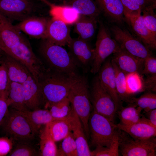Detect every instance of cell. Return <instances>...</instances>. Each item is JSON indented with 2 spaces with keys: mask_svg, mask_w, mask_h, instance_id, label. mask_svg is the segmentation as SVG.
I'll return each mask as SVG.
<instances>
[{
  "mask_svg": "<svg viewBox=\"0 0 156 156\" xmlns=\"http://www.w3.org/2000/svg\"><path fill=\"white\" fill-rule=\"evenodd\" d=\"M72 58L78 67L85 73L90 69L94 56V49L88 41L79 38H72L67 44Z\"/></svg>",
  "mask_w": 156,
  "mask_h": 156,
  "instance_id": "10",
  "label": "cell"
},
{
  "mask_svg": "<svg viewBox=\"0 0 156 156\" xmlns=\"http://www.w3.org/2000/svg\"><path fill=\"white\" fill-rule=\"evenodd\" d=\"M1 126L8 137L18 142L27 143L36 134L26 118L20 111L12 108L8 110Z\"/></svg>",
  "mask_w": 156,
  "mask_h": 156,
  "instance_id": "5",
  "label": "cell"
},
{
  "mask_svg": "<svg viewBox=\"0 0 156 156\" xmlns=\"http://www.w3.org/2000/svg\"><path fill=\"white\" fill-rule=\"evenodd\" d=\"M39 52L47 66L53 70L66 74L79 75L78 67L70 53L62 46L47 39L41 40Z\"/></svg>",
  "mask_w": 156,
  "mask_h": 156,
  "instance_id": "2",
  "label": "cell"
},
{
  "mask_svg": "<svg viewBox=\"0 0 156 156\" xmlns=\"http://www.w3.org/2000/svg\"><path fill=\"white\" fill-rule=\"evenodd\" d=\"M40 155L42 156H59L58 149L55 142L43 131L40 136Z\"/></svg>",
  "mask_w": 156,
  "mask_h": 156,
  "instance_id": "34",
  "label": "cell"
},
{
  "mask_svg": "<svg viewBox=\"0 0 156 156\" xmlns=\"http://www.w3.org/2000/svg\"><path fill=\"white\" fill-rule=\"evenodd\" d=\"M58 152L59 156H77L76 142L71 131L63 140Z\"/></svg>",
  "mask_w": 156,
  "mask_h": 156,
  "instance_id": "35",
  "label": "cell"
},
{
  "mask_svg": "<svg viewBox=\"0 0 156 156\" xmlns=\"http://www.w3.org/2000/svg\"><path fill=\"white\" fill-rule=\"evenodd\" d=\"M98 22L96 18L80 15L74 24V31L79 38L88 42L95 33Z\"/></svg>",
  "mask_w": 156,
  "mask_h": 156,
  "instance_id": "25",
  "label": "cell"
},
{
  "mask_svg": "<svg viewBox=\"0 0 156 156\" xmlns=\"http://www.w3.org/2000/svg\"><path fill=\"white\" fill-rule=\"evenodd\" d=\"M17 1H32V0H16Z\"/></svg>",
  "mask_w": 156,
  "mask_h": 156,
  "instance_id": "48",
  "label": "cell"
},
{
  "mask_svg": "<svg viewBox=\"0 0 156 156\" xmlns=\"http://www.w3.org/2000/svg\"><path fill=\"white\" fill-rule=\"evenodd\" d=\"M156 74V58L153 55L144 60L143 69L141 74L146 75Z\"/></svg>",
  "mask_w": 156,
  "mask_h": 156,
  "instance_id": "40",
  "label": "cell"
},
{
  "mask_svg": "<svg viewBox=\"0 0 156 156\" xmlns=\"http://www.w3.org/2000/svg\"><path fill=\"white\" fill-rule=\"evenodd\" d=\"M1 57L6 67L10 81L23 84L31 75L27 68L22 63L4 53Z\"/></svg>",
  "mask_w": 156,
  "mask_h": 156,
  "instance_id": "19",
  "label": "cell"
},
{
  "mask_svg": "<svg viewBox=\"0 0 156 156\" xmlns=\"http://www.w3.org/2000/svg\"><path fill=\"white\" fill-rule=\"evenodd\" d=\"M50 18L33 16L14 25L20 31L37 39L47 38L48 25Z\"/></svg>",
  "mask_w": 156,
  "mask_h": 156,
  "instance_id": "12",
  "label": "cell"
},
{
  "mask_svg": "<svg viewBox=\"0 0 156 156\" xmlns=\"http://www.w3.org/2000/svg\"><path fill=\"white\" fill-rule=\"evenodd\" d=\"M124 9L125 19L127 23L141 15L144 0H120Z\"/></svg>",
  "mask_w": 156,
  "mask_h": 156,
  "instance_id": "30",
  "label": "cell"
},
{
  "mask_svg": "<svg viewBox=\"0 0 156 156\" xmlns=\"http://www.w3.org/2000/svg\"><path fill=\"white\" fill-rule=\"evenodd\" d=\"M3 53V52L0 47V56Z\"/></svg>",
  "mask_w": 156,
  "mask_h": 156,
  "instance_id": "47",
  "label": "cell"
},
{
  "mask_svg": "<svg viewBox=\"0 0 156 156\" xmlns=\"http://www.w3.org/2000/svg\"><path fill=\"white\" fill-rule=\"evenodd\" d=\"M64 118L68 124L74 137L77 156H92L91 151L89 148L81 122L72 106L69 114Z\"/></svg>",
  "mask_w": 156,
  "mask_h": 156,
  "instance_id": "13",
  "label": "cell"
},
{
  "mask_svg": "<svg viewBox=\"0 0 156 156\" xmlns=\"http://www.w3.org/2000/svg\"><path fill=\"white\" fill-rule=\"evenodd\" d=\"M103 15L111 22L122 25L125 19L124 9L120 0H94Z\"/></svg>",
  "mask_w": 156,
  "mask_h": 156,
  "instance_id": "20",
  "label": "cell"
},
{
  "mask_svg": "<svg viewBox=\"0 0 156 156\" xmlns=\"http://www.w3.org/2000/svg\"><path fill=\"white\" fill-rule=\"evenodd\" d=\"M6 96L8 107L19 111L28 110L25 104L22 84L9 81Z\"/></svg>",
  "mask_w": 156,
  "mask_h": 156,
  "instance_id": "23",
  "label": "cell"
},
{
  "mask_svg": "<svg viewBox=\"0 0 156 156\" xmlns=\"http://www.w3.org/2000/svg\"><path fill=\"white\" fill-rule=\"evenodd\" d=\"M22 85L23 86L25 104L29 110L40 108L44 104V101L39 82L32 75Z\"/></svg>",
  "mask_w": 156,
  "mask_h": 156,
  "instance_id": "17",
  "label": "cell"
},
{
  "mask_svg": "<svg viewBox=\"0 0 156 156\" xmlns=\"http://www.w3.org/2000/svg\"><path fill=\"white\" fill-rule=\"evenodd\" d=\"M142 109L139 107L129 104L118 111L117 113L120 120V123L124 125H130L139 121L142 116Z\"/></svg>",
  "mask_w": 156,
  "mask_h": 156,
  "instance_id": "28",
  "label": "cell"
},
{
  "mask_svg": "<svg viewBox=\"0 0 156 156\" xmlns=\"http://www.w3.org/2000/svg\"><path fill=\"white\" fill-rule=\"evenodd\" d=\"M148 6H151L155 9L156 7V0H144L143 8Z\"/></svg>",
  "mask_w": 156,
  "mask_h": 156,
  "instance_id": "45",
  "label": "cell"
},
{
  "mask_svg": "<svg viewBox=\"0 0 156 156\" xmlns=\"http://www.w3.org/2000/svg\"><path fill=\"white\" fill-rule=\"evenodd\" d=\"M99 27L94 49V56L90 71L95 74L99 71L103 64L110 55L120 47L111 36L110 31L103 22L98 21Z\"/></svg>",
  "mask_w": 156,
  "mask_h": 156,
  "instance_id": "6",
  "label": "cell"
},
{
  "mask_svg": "<svg viewBox=\"0 0 156 156\" xmlns=\"http://www.w3.org/2000/svg\"><path fill=\"white\" fill-rule=\"evenodd\" d=\"M13 140L8 136L0 137V156L8 155L13 148Z\"/></svg>",
  "mask_w": 156,
  "mask_h": 156,
  "instance_id": "41",
  "label": "cell"
},
{
  "mask_svg": "<svg viewBox=\"0 0 156 156\" xmlns=\"http://www.w3.org/2000/svg\"><path fill=\"white\" fill-rule=\"evenodd\" d=\"M68 25L61 21L50 18L46 39L61 46L67 45L71 38Z\"/></svg>",
  "mask_w": 156,
  "mask_h": 156,
  "instance_id": "18",
  "label": "cell"
},
{
  "mask_svg": "<svg viewBox=\"0 0 156 156\" xmlns=\"http://www.w3.org/2000/svg\"><path fill=\"white\" fill-rule=\"evenodd\" d=\"M1 56H0V64L1 63V57H0Z\"/></svg>",
  "mask_w": 156,
  "mask_h": 156,
  "instance_id": "49",
  "label": "cell"
},
{
  "mask_svg": "<svg viewBox=\"0 0 156 156\" xmlns=\"http://www.w3.org/2000/svg\"><path fill=\"white\" fill-rule=\"evenodd\" d=\"M119 134L109 147L99 146L91 151L92 156H118L119 155Z\"/></svg>",
  "mask_w": 156,
  "mask_h": 156,
  "instance_id": "36",
  "label": "cell"
},
{
  "mask_svg": "<svg viewBox=\"0 0 156 156\" xmlns=\"http://www.w3.org/2000/svg\"><path fill=\"white\" fill-rule=\"evenodd\" d=\"M127 23L131 27L135 36L151 50L156 49V38L145 26L142 15L133 18Z\"/></svg>",
  "mask_w": 156,
  "mask_h": 156,
  "instance_id": "22",
  "label": "cell"
},
{
  "mask_svg": "<svg viewBox=\"0 0 156 156\" xmlns=\"http://www.w3.org/2000/svg\"><path fill=\"white\" fill-rule=\"evenodd\" d=\"M9 82L6 67L1 60L0 64V98L6 95Z\"/></svg>",
  "mask_w": 156,
  "mask_h": 156,
  "instance_id": "39",
  "label": "cell"
},
{
  "mask_svg": "<svg viewBox=\"0 0 156 156\" xmlns=\"http://www.w3.org/2000/svg\"><path fill=\"white\" fill-rule=\"evenodd\" d=\"M38 154L36 149L27 142H18L8 154L9 156H35Z\"/></svg>",
  "mask_w": 156,
  "mask_h": 156,
  "instance_id": "38",
  "label": "cell"
},
{
  "mask_svg": "<svg viewBox=\"0 0 156 156\" xmlns=\"http://www.w3.org/2000/svg\"><path fill=\"white\" fill-rule=\"evenodd\" d=\"M146 79L143 81L144 91L155 92L156 89V74L148 75Z\"/></svg>",
  "mask_w": 156,
  "mask_h": 156,
  "instance_id": "42",
  "label": "cell"
},
{
  "mask_svg": "<svg viewBox=\"0 0 156 156\" xmlns=\"http://www.w3.org/2000/svg\"><path fill=\"white\" fill-rule=\"evenodd\" d=\"M153 7L148 6L142 10L144 23L153 36L156 38V15Z\"/></svg>",
  "mask_w": 156,
  "mask_h": 156,
  "instance_id": "37",
  "label": "cell"
},
{
  "mask_svg": "<svg viewBox=\"0 0 156 156\" xmlns=\"http://www.w3.org/2000/svg\"><path fill=\"white\" fill-rule=\"evenodd\" d=\"M146 113L148 116L147 119L151 124L156 127V109L152 110Z\"/></svg>",
  "mask_w": 156,
  "mask_h": 156,
  "instance_id": "44",
  "label": "cell"
},
{
  "mask_svg": "<svg viewBox=\"0 0 156 156\" xmlns=\"http://www.w3.org/2000/svg\"><path fill=\"white\" fill-rule=\"evenodd\" d=\"M63 3L72 7L81 15L97 18L101 13L94 0H70Z\"/></svg>",
  "mask_w": 156,
  "mask_h": 156,
  "instance_id": "27",
  "label": "cell"
},
{
  "mask_svg": "<svg viewBox=\"0 0 156 156\" xmlns=\"http://www.w3.org/2000/svg\"><path fill=\"white\" fill-rule=\"evenodd\" d=\"M90 94L92 109L114 123L117 107L112 97L101 84L98 75L92 81Z\"/></svg>",
  "mask_w": 156,
  "mask_h": 156,
  "instance_id": "7",
  "label": "cell"
},
{
  "mask_svg": "<svg viewBox=\"0 0 156 156\" xmlns=\"http://www.w3.org/2000/svg\"><path fill=\"white\" fill-rule=\"evenodd\" d=\"M92 145L109 147L119 133L116 124L92 109L88 121Z\"/></svg>",
  "mask_w": 156,
  "mask_h": 156,
  "instance_id": "4",
  "label": "cell"
},
{
  "mask_svg": "<svg viewBox=\"0 0 156 156\" xmlns=\"http://www.w3.org/2000/svg\"><path fill=\"white\" fill-rule=\"evenodd\" d=\"M98 73V76L101 84L113 99L118 111L122 107V101L117 93L115 72L111 60H105Z\"/></svg>",
  "mask_w": 156,
  "mask_h": 156,
  "instance_id": "14",
  "label": "cell"
},
{
  "mask_svg": "<svg viewBox=\"0 0 156 156\" xmlns=\"http://www.w3.org/2000/svg\"><path fill=\"white\" fill-rule=\"evenodd\" d=\"M111 62L115 72V82L118 94L122 101L128 102L131 97L127 92L125 74L112 60Z\"/></svg>",
  "mask_w": 156,
  "mask_h": 156,
  "instance_id": "31",
  "label": "cell"
},
{
  "mask_svg": "<svg viewBox=\"0 0 156 156\" xmlns=\"http://www.w3.org/2000/svg\"><path fill=\"white\" fill-rule=\"evenodd\" d=\"M125 76L127 91L130 96L144 91L143 81L140 74L137 73H132L126 74Z\"/></svg>",
  "mask_w": 156,
  "mask_h": 156,
  "instance_id": "33",
  "label": "cell"
},
{
  "mask_svg": "<svg viewBox=\"0 0 156 156\" xmlns=\"http://www.w3.org/2000/svg\"><path fill=\"white\" fill-rule=\"evenodd\" d=\"M28 120L36 134L41 126L55 120L47 109L38 108L33 110L19 111Z\"/></svg>",
  "mask_w": 156,
  "mask_h": 156,
  "instance_id": "24",
  "label": "cell"
},
{
  "mask_svg": "<svg viewBox=\"0 0 156 156\" xmlns=\"http://www.w3.org/2000/svg\"><path fill=\"white\" fill-rule=\"evenodd\" d=\"M45 126L43 131L55 142L63 140L71 132L69 125L64 118L55 119Z\"/></svg>",
  "mask_w": 156,
  "mask_h": 156,
  "instance_id": "26",
  "label": "cell"
},
{
  "mask_svg": "<svg viewBox=\"0 0 156 156\" xmlns=\"http://www.w3.org/2000/svg\"><path fill=\"white\" fill-rule=\"evenodd\" d=\"M5 95L0 98V126L8 109Z\"/></svg>",
  "mask_w": 156,
  "mask_h": 156,
  "instance_id": "43",
  "label": "cell"
},
{
  "mask_svg": "<svg viewBox=\"0 0 156 156\" xmlns=\"http://www.w3.org/2000/svg\"><path fill=\"white\" fill-rule=\"evenodd\" d=\"M37 8L32 1L0 0V12L12 22L36 15Z\"/></svg>",
  "mask_w": 156,
  "mask_h": 156,
  "instance_id": "9",
  "label": "cell"
},
{
  "mask_svg": "<svg viewBox=\"0 0 156 156\" xmlns=\"http://www.w3.org/2000/svg\"><path fill=\"white\" fill-rule=\"evenodd\" d=\"M123 138L119 136V151L122 156H156L155 138L141 140Z\"/></svg>",
  "mask_w": 156,
  "mask_h": 156,
  "instance_id": "11",
  "label": "cell"
},
{
  "mask_svg": "<svg viewBox=\"0 0 156 156\" xmlns=\"http://www.w3.org/2000/svg\"><path fill=\"white\" fill-rule=\"evenodd\" d=\"M139 107L145 112L156 108V94L151 91L145 93L138 98L131 97L127 102Z\"/></svg>",
  "mask_w": 156,
  "mask_h": 156,
  "instance_id": "29",
  "label": "cell"
},
{
  "mask_svg": "<svg viewBox=\"0 0 156 156\" xmlns=\"http://www.w3.org/2000/svg\"><path fill=\"white\" fill-rule=\"evenodd\" d=\"M70 105L67 97L50 105L47 108H49V110L54 118L60 119L66 117L69 114L71 109Z\"/></svg>",
  "mask_w": 156,
  "mask_h": 156,
  "instance_id": "32",
  "label": "cell"
},
{
  "mask_svg": "<svg viewBox=\"0 0 156 156\" xmlns=\"http://www.w3.org/2000/svg\"><path fill=\"white\" fill-rule=\"evenodd\" d=\"M48 6L51 18L61 21L68 25L74 24L80 14L72 7L66 5H57L47 0H38Z\"/></svg>",
  "mask_w": 156,
  "mask_h": 156,
  "instance_id": "21",
  "label": "cell"
},
{
  "mask_svg": "<svg viewBox=\"0 0 156 156\" xmlns=\"http://www.w3.org/2000/svg\"><path fill=\"white\" fill-rule=\"evenodd\" d=\"M53 0V1H63V2H64V1H68V0Z\"/></svg>",
  "mask_w": 156,
  "mask_h": 156,
  "instance_id": "46",
  "label": "cell"
},
{
  "mask_svg": "<svg viewBox=\"0 0 156 156\" xmlns=\"http://www.w3.org/2000/svg\"><path fill=\"white\" fill-rule=\"evenodd\" d=\"M110 30L120 48L129 54L144 60L153 55L151 51L128 31L117 25Z\"/></svg>",
  "mask_w": 156,
  "mask_h": 156,
  "instance_id": "8",
  "label": "cell"
},
{
  "mask_svg": "<svg viewBox=\"0 0 156 156\" xmlns=\"http://www.w3.org/2000/svg\"><path fill=\"white\" fill-rule=\"evenodd\" d=\"M112 60L125 74L137 73L141 74L144 60L128 53L120 47L113 54Z\"/></svg>",
  "mask_w": 156,
  "mask_h": 156,
  "instance_id": "16",
  "label": "cell"
},
{
  "mask_svg": "<svg viewBox=\"0 0 156 156\" xmlns=\"http://www.w3.org/2000/svg\"><path fill=\"white\" fill-rule=\"evenodd\" d=\"M67 97L81 122L87 139H89L88 121L92 107L88 81L85 77L82 76L73 86Z\"/></svg>",
  "mask_w": 156,
  "mask_h": 156,
  "instance_id": "3",
  "label": "cell"
},
{
  "mask_svg": "<svg viewBox=\"0 0 156 156\" xmlns=\"http://www.w3.org/2000/svg\"><path fill=\"white\" fill-rule=\"evenodd\" d=\"M117 128L129 134L135 140H145L155 138L156 135V127L149 120L143 116L135 123L124 125L120 123L116 124Z\"/></svg>",
  "mask_w": 156,
  "mask_h": 156,
  "instance_id": "15",
  "label": "cell"
},
{
  "mask_svg": "<svg viewBox=\"0 0 156 156\" xmlns=\"http://www.w3.org/2000/svg\"><path fill=\"white\" fill-rule=\"evenodd\" d=\"M81 76L59 72L49 68L39 81L45 108L67 97L71 87Z\"/></svg>",
  "mask_w": 156,
  "mask_h": 156,
  "instance_id": "1",
  "label": "cell"
}]
</instances>
